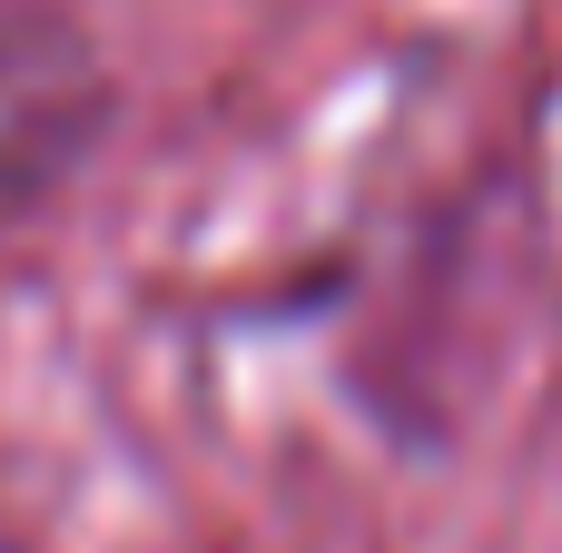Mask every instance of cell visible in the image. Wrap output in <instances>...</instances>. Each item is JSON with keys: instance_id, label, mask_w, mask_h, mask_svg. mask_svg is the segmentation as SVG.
Listing matches in <instances>:
<instances>
[{"instance_id": "cell-1", "label": "cell", "mask_w": 562, "mask_h": 553, "mask_svg": "<svg viewBox=\"0 0 562 553\" xmlns=\"http://www.w3.org/2000/svg\"><path fill=\"white\" fill-rule=\"evenodd\" d=\"M109 69L49 10H0V228L30 218L99 139Z\"/></svg>"}]
</instances>
